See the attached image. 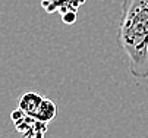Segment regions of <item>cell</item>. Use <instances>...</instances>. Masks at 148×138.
<instances>
[{"label":"cell","instance_id":"cell-1","mask_svg":"<svg viewBox=\"0 0 148 138\" xmlns=\"http://www.w3.org/2000/svg\"><path fill=\"white\" fill-rule=\"evenodd\" d=\"M117 44L126 53L129 72L136 80L148 78V0H123Z\"/></svg>","mask_w":148,"mask_h":138},{"label":"cell","instance_id":"cell-2","mask_svg":"<svg viewBox=\"0 0 148 138\" xmlns=\"http://www.w3.org/2000/svg\"><path fill=\"white\" fill-rule=\"evenodd\" d=\"M10 119L15 125V129L24 138H44V134L49 128V124L40 122L35 117L25 115L19 109L10 113Z\"/></svg>","mask_w":148,"mask_h":138},{"label":"cell","instance_id":"cell-3","mask_svg":"<svg viewBox=\"0 0 148 138\" xmlns=\"http://www.w3.org/2000/svg\"><path fill=\"white\" fill-rule=\"evenodd\" d=\"M44 100V95H41L37 91H25L22 95L19 97V102H18V109L22 110L25 115L35 117L41 103Z\"/></svg>","mask_w":148,"mask_h":138},{"label":"cell","instance_id":"cell-4","mask_svg":"<svg viewBox=\"0 0 148 138\" xmlns=\"http://www.w3.org/2000/svg\"><path fill=\"white\" fill-rule=\"evenodd\" d=\"M57 115V107H56V103L50 98L44 97L43 103H41V107L35 116V119L40 121V122H44V124H50Z\"/></svg>","mask_w":148,"mask_h":138},{"label":"cell","instance_id":"cell-5","mask_svg":"<svg viewBox=\"0 0 148 138\" xmlns=\"http://www.w3.org/2000/svg\"><path fill=\"white\" fill-rule=\"evenodd\" d=\"M62 19H63V22H65V24H73L76 21V12H73V10L63 12L62 13Z\"/></svg>","mask_w":148,"mask_h":138}]
</instances>
